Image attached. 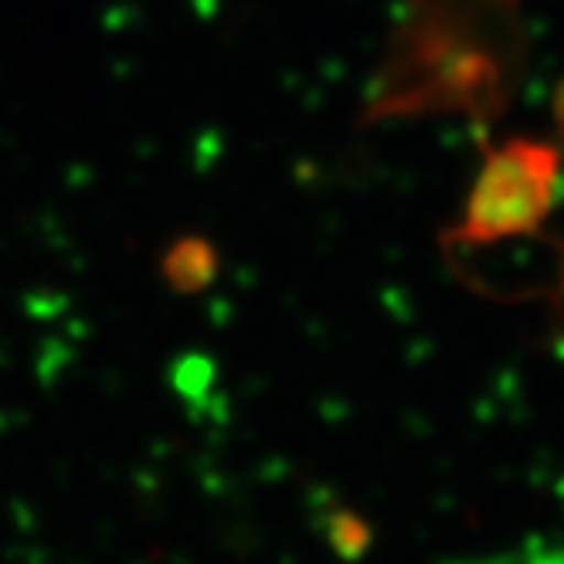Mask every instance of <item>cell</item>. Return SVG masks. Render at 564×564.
Returning a JSON list of instances; mask_svg holds the SVG:
<instances>
[]
</instances>
